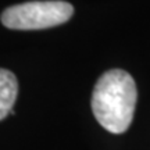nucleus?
Segmentation results:
<instances>
[{"instance_id": "f257e3e1", "label": "nucleus", "mask_w": 150, "mask_h": 150, "mask_svg": "<svg viewBox=\"0 0 150 150\" xmlns=\"http://www.w3.org/2000/svg\"><path fill=\"white\" fill-rule=\"evenodd\" d=\"M136 83L124 70L106 71L97 79L92 93V111L97 122L111 134H124L134 120Z\"/></svg>"}, {"instance_id": "f03ea898", "label": "nucleus", "mask_w": 150, "mask_h": 150, "mask_svg": "<svg viewBox=\"0 0 150 150\" xmlns=\"http://www.w3.org/2000/svg\"><path fill=\"white\" fill-rule=\"evenodd\" d=\"M74 14L72 4L61 0L28 1L11 6L1 13L3 25L10 29H45L61 25Z\"/></svg>"}, {"instance_id": "7ed1b4c3", "label": "nucleus", "mask_w": 150, "mask_h": 150, "mask_svg": "<svg viewBox=\"0 0 150 150\" xmlns=\"http://www.w3.org/2000/svg\"><path fill=\"white\" fill-rule=\"evenodd\" d=\"M18 95V81L11 71L0 68V121L13 111Z\"/></svg>"}]
</instances>
